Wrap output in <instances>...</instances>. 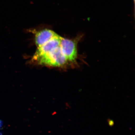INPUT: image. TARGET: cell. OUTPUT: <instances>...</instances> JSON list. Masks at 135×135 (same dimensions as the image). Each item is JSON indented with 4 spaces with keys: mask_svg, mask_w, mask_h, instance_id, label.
Masks as SVG:
<instances>
[{
    "mask_svg": "<svg viewBox=\"0 0 135 135\" xmlns=\"http://www.w3.org/2000/svg\"><path fill=\"white\" fill-rule=\"evenodd\" d=\"M57 34L52 30L45 29L36 32L35 42L38 47H40L55 37Z\"/></svg>",
    "mask_w": 135,
    "mask_h": 135,
    "instance_id": "277c9868",
    "label": "cell"
},
{
    "mask_svg": "<svg viewBox=\"0 0 135 135\" xmlns=\"http://www.w3.org/2000/svg\"><path fill=\"white\" fill-rule=\"evenodd\" d=\"M77 41L75 40L61 38L60 47L68 61L74 62L77 58Z\"/></svg>",
    "mask_w": 135,
    "mask_h": 135,
    "instance_id": "7a4b0ae2",
    "label": "cell"
},
{
    "mask_svg": "<svg viewBox=\"0 0 135 135\" xmlns=\"http://www.w3.org/2000/svg\"><path fill=\"white\" fill-rule=\"evenodd\" d=\"M133 1H134V4L135 3V0H133Z\"/></svg>",
    "mask_w": 135,
    "mask_h": 135,
    "instance_id": "5b68a950",
    "label": "cell"
},
{
    "mask_svg": "<svg viewBox=\"0 0 135 135\" xmlns=\"http://www.w3.org/2000/svg\"><path fill=\"white\" fill-rule=\"evenodd\" d=\"M35 60L39 64L53 66H62L66 64L68 61L63 54L60 46L47 54L40 57Z\"/></svg>",
    "mask_w": 135,
    "mask_h": 135,
    "instance_id": "6da1fadb",
    "label": "cell"
},
{
    "mask_svg": "<svg viewBox=\"0 0 135 135\" xmlns=\"http://www.w3.org/2000/svg\"><path fill=\"white\" fill-rule=\"evenodd\" d=\"M61 38V36L57 34L47 42L38 47L33 56V60H36L40 57L47 54L54 49L60 46Z\"/></svg>",
    "mask_w": 135,
    "mask_h": 135,
    "instance_id": "3957f363",
    "label": "cell"
}]
</instances>
